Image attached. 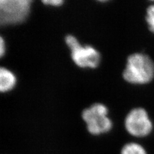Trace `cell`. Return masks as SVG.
<instances>
[{"label":"cell","instance_id":"9c48e42d","mask_svg":"<svg viewBox=\"0 0 154 154\" xmlns=\"http://www.w3.org/2000/svg\"><path fill=\"white\" fill-rule=\"evenodd\" d=\"M42 3L45 5H50L53 7H59L62 5L64 3L62 0H43Z\"/></svg>","mask_w":154,"mask_h":154},{"label":"cell","instance_id":"7a4b0ae2","mask_svg":"<svg viewBox=\"0 0 154 154\" xmlns=\"http://www.w3.org/2000/svg\"><path fill=\"white\" fill-rule=\"evenodd\" d=\"M108 113L107 107L99 103H94L83 110L82 117L90 134L100 135L111 130L112 122L107 116Z\"/></svg>","mask_w":154,"mask_h":154},{"label":"cell","instance_id":"277c9868","mask_svg":"<svg viewBox=\"0 0 154 154\" xmlns=\"http://www.w3.org/2000/svg\"><path fill=\"white\" fill-rule=\"evenodd\" d=\"M32 2L30 0H1V25H14L25 21L30 13Z\"/></svg>","mask_w":154,"mask_h":154},{"label":"cell","instance_id":"30bf717a","mask_svg":"<svg viewBox=\"0 0 154 154\" xmlns=\"http://www.w3.org/2000/svg\"><path fill=\"white\" fill-rule=\"evenodd\" d=\"M5 53V42L2 37H0V56L3 57Z\"/></svg>","mask_w":154,"mask_h":154},{"label":"cell","instance_id":"3957f363","mask_svg":"<svg viewBox=\"0 0 154 154\" xmlns=\"http://www.w3.org/2000/svg\"><path fill=\"white\" fill-rule=\"evenodd\" d=\"M65 42L71 50V59L80 67L96 68L100 62L99 52L91 46H82L77 38L72 35L65 37Z\"/></svg>","mask_w":154,"mask_h":154},{"label":"cell","instance_id":"ba28073f","mask_svg":"<svg viewBox=\"0 0 154 154\" xmlns=\"http://www.w3.org/2000/svg\"><path fill=\"white\" fill-rule=\"evenodd\" d=\"M146 19L150 30L154 32V5H152L147 8Z\"/></svg>","mask_w":154,"mask_h":154},{"label":"cell","instance_id":"8992f818","mask_svg":"<svg viewBox=\"0 0 154 154\" xmlns=\"http://www.w3.org/2000/svg\"><path fill=\"white\" fill-rule=\"evenodd\" d=\"M16 84V76L5 67L0 68V91L6 93L12 90Z\"/></svg>","mask_w":154,"mask_h":154},{"label":"cell","instance_id":"52a82bcc","mask_svg":"<svg viewBox=\"0 0 154 154\" xmlns=\"http://www.w3.org/2000/svg\"><path fill=\"white\" fill-rule=\"evenodd\" d=\"M121 154H146V153L140 144L131 143L125 144L122 148Z\"/></svg>","mask_w":154,"mask_h":154},{"label":"cell","instance_id":"5b68a950","mask_svg":"<svg viewBox=\"0 0 154 154\" xmlns=\"http://www.w3.org/2000/svg\"><path fill=\"white\" fill-rule=\"evenodd\" d=\"M125 126L127 132L136 137H144L150 133L152 123L146 111L142 108L132 109L125 118Z\"/></svg>","mask_w":154,"mask_h":154},{"label":"cell","instance_id":"6da1fadb","mask_svg":"<svg viewBox=\"0 0 154 154\" xmlns=\"http://www.w3.org/2000/svg\"><path fill=\"white\" fill-rule=\"evenodd\" d=\"M123 76L125 80L132 84L148 83L154 76L153 62L145 54H132L128 57Z\"/></svg>","mask_w":154,"mask_h":154}]
</instances>
